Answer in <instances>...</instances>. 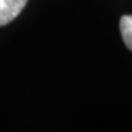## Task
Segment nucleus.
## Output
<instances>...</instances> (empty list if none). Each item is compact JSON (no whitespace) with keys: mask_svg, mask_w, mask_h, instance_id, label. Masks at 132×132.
<instances>
[{"mask_svg":"<svg viewBox=\"0 0 132 132\" xmlns=\"http://www.w3.org/2000/svg\"><path fill=\"white\" fill-rule=\"evenodd\" d=\"M27 0H0V26L14 21L23 10Z\"/></svg>","mask_w":132,"mask_h":132,"instance_id":"1","label":"nucleus"},{"mask_svg":"<svg viewBox=\"0 0 132 132\" xmlns=\"http://www.w3.org/2000/svg\"><path fill=\"white\" fill-rule=\"evenodd\" d=\"M120 32L126 47L132 52V15H123L120 19Z\"/></svg>","mask_w":132,"mask_h":132,"instance_id":"2","label":"nucleus"}]
</instances>
